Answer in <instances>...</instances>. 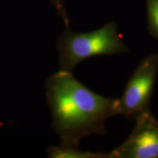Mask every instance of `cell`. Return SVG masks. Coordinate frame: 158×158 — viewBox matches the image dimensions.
<instances>
[{
    "mask_svg": "<svg viewBox=\"0 0 158 158\" xmlns=\"http://www.w3.org/2000/svg\"><path fill=\"white\" fill-rule=\"evenodd\" d=\"M52 5L54 6L55 9H56L57 15L59 16L62 18L63 21L66 25L67 27H69V23H70V20H69L68 13H67L66 10L64 7V3L62 0H51Z\"/></svg>",
    "mask_w": 158,
    "mask_h": 158,
    "instance_id": "7",
    "label": "cell"
},
{
    "mask_svg": "<svg viewBox=\"0 0 158 158\" xmlns=\"http://www.w3.org/2000/svg\"><path fill=\"white\" fill-rule=\"evenodd\" d=\"M48 155L52 158H109V152H89L82 151L78 147L59 145L49 147Z\"/></svg>",
    "mask_w": 158,
    "mask_h": 158,
    "instance_id": "5",
    "label": "cell"
},
{
    "mask_svg": "<svg viewBox=\"0 0 158 158\" xmlns=\"http://www.w3.org/2000/svg\"><path fill=\"white\" fill-rule=\"evenodd\" d=\"M57 48L61 70L71 73L86 59L129 51L114 22L89 32H75L67 27L58 39Z\"/></svg>",
    "mask_w": 158,
    "mask_h": 158,
    "instance_id": "2",
    "label": "cell"
},
{
    "mask_svg": "<svg viewBox=\"0 0 158 158\" xmlns=\"http://www.w3.org/2000/svg\"><path fill=\"white\" fill-rule=\"evenodd\" d=\"M158 71V54L143 59L130 78L124 94L118 101V114L129 119L135 118L149 110Z\"/></svg>",
    "mask_w": 158,
    "mask_h": 158,
    "instance_id": "3",
    "label": "cell"
},
{
    "mask_svg": "<svg viewBox=\"0 0 158 158\" xmlns=\"http://www.w3.org/2000/svg\"><path fill=\"white\" fill-rule=\"evenodd\" d=\"M45 89L53 127L61 145L77 147L82 138L103 135L107 119L118 114V99L92 92L71 72L60 70L53 74L47 79Z\"/></svg>",
    "mask_w": 158,
    "mask_h": 158,
    "instance_id": "1",
    "label": "cell"
},
{
    "mask_svg": "<svg viewBox=\"0 0 158 158\" xmlns=\"http://www.w3.org/2000/svg\"><path fill=\"white\" fill-rule=\"evenodd\" d=\"M148 29L150 35L158 39V0H146Z\"/></svg>",
    "mask_w": 158,
    "mask_h": 158,
    "instance_id": "6",
    "label": "cell"
},
{
    "mask_svg": "<svg viewBox=\"0 0 158 158\" xmlns=\"http://www.w3.org/2000/svg\"><path fill=\"white\" fill-rule=\"evenodd\" d=\"M129 137L109 158H158V119L149 109L139 114Z\"/></svg>",
    "mask_w": 158,
    "mask_h": 158,
    "instance_id": "4",
    "label": "cell"
}]
</instances>
